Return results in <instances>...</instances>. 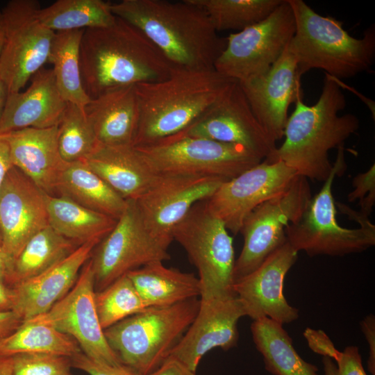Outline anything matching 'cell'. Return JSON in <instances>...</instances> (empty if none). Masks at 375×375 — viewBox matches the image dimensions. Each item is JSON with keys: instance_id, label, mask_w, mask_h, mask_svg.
I'll list each match as a JSON object with an SVG mask.
<instances>
[{"instance_id": "1f68e13d", "label": "cell", "mask_w": 375, "mask_h": 375, "mask_svg": "<svg viewBox=\"0 0 375 375\" xmlns=\"http://www.w3.org/2000/svg\"><path fill=\"white\" fill-rule=\"evenodd\" d=\"M84 29L57 32L48 62L52 68L57 88L67 102L84 108L90 101L82 83L79 49Z\"/></svg>"}, {"instance_id": "8fae6325", "label": "cell", "mask_w": 375, "mask_h": 375, "mask_svg": "<svg viewBox=\"0 0 375 375\" xmlns=\"http://www.w3.org/2000/svg\"><path fill=\"white\" fill-rule=\"evenodd\" d=\"M35 0H12L2 9L4 43L0 76L8 93L17 92L49 60L56 33L39 18Z\"/></svg>"}, {"instance_id": "44dd1931", "label": "cell", "mask_w": 375, "mask_h": 375, "mask_svg": "<svg viewBox=\"0 0 375 375\" xmlns=\"http://www.w3.org/2000/svg\"><path fill=\"white\" fill-rule=\"evenodd\" d=\"M288 242L271 253L255 270L233 283L246 316L253 320L268 317L281 324L299 317V310L290 306L284 293V280L297 260Z\"/></svg>"}, {"instance_id": "8d00e7d4", "label": "cell", "mask_w": 375, "mask_h": 375, "mask_svg": "<svg viewBox=\"0 0 375 375\" xmlns=\"http://www.w3.org/2000/svg\"><path fill=\"white\" fill-rule=\"evenodd\" d=\"M94 303L103 331L147 308L126 274L106 288L95 292Z\"/></svg>"}, {"instance_id": "4dcf8cb0", "label": "cell", "mask_w": 375, "mask_h": 375, "mask_svg": "<svg viewBox=\"0 0 375 375\" xmlns=\"http://www.w3.org/2000/svg\"><path fill=\"white\" fill-rule=\"evenodd\" d=\"M79 244L50 226L34 235L12 262L7 286L32 278L70 255Z\"/></svg>"}, {"instance_id": "816d5d0a", "label": "cell", "mask_w": 375, "mask_h": 375, "mask_svg": "<svg viewBox=\"0 0 375 375\" xmlns=\"http://www.w3.org/2000/svg\"><path fill=\"white\" fill-rule=\"evenodd\" d=\"M4 43V25L1 11H0V54Z\"/></svg>"}, {"instance_id": "ee69618b", "label": "cell", "mask_w": 375, "mask_h": 375, "mask_svg": "<svg viewBox=\"0 0 375 375\" xmlns=\"http://www.w3.org/2000/svg\"><path fill=\"white\" fill-rule=\"evenodd\" d=\"M149 375H197L178 360L168 358L153 373Z\"/></svg>"}, {"instance_id": "f546056e", "label": "cell", "mask_w": 375, "mask_h": 375, "mask_svg": "<svg viewBox=\"0 0 375 375\" xmlns=\"http://www.w3.org/2000/svg\"><path fill=\"white\" fill-rule=\"evenodd\" d=\"M45 198L49 226L79 245L94 239L103 240L117 220L62 196L47 193Z\"/></svg>"}, {"instance_id": "ba28073f", "label": "cell", "mask_w": 375, "mask_h": 375, "mask_svg": "<svg viewBox=\"0 0 375 375\" xmlns=\"http://www.w3.org/2000/svg\"><path fill=\"white\" fill-rule=\"evenodd\" d=\"M172 237L197 269L201 299L236 295L233 289L235 262L233 238L205 201L191 208L174 228Z\"/></svg>"}, {"instance_id": "60d3db41", "label": "cell", "mask_w": 375, "mask_h": 375, "mask_svg": "<svg viewBox=\"0 0 375 375\" xmlns=\"http://www.w3.org/2000/svg\"><path fill=\"white\" fill-rule=\"evenodd\" d=\"M71 358L72 367L89 375H140L123 365H111L93 360L81 352Z\"/></svg>"}, {"instance_id": "9c48e42d", "label": "cell", "mask_w": 375, "mask_h": 375, "mask_svg": "<svg viewBox=\"0 0 375 375\" xmlns=\"http://www.w3.org/2000/svg\"><path fill=\"white\" fill-rule=\"evenodd\" d=\"M135 148L159 175L207 176L228 180L262 160L242 145L200 138L162 140Z\"/></svg>"}, {"instance_id": "83f0119b", "label": "cell", "mask_w": 375, "mask_h": 375, "mask_svg": "<svg viewBox=\"0 0 375 375\" xmlns=\"http://www.w3.org/2000/svg\"><path fill=\"white\" fill-rule=\"evenodd\" d=\"M60 196L92 210L117 219L124 212V199L83 160L67 162L56 186Z\"/></svg>"}, {"instance_id": "4fadbf2b", "label": "cell", "mask_w": 375, "mask_h": 375, "mask_svg": "<svg viewBox=\"0 0 375 375\" xmlns=\"http://www.w3.org/2000/svg\"><path fill=\"white\" fill-rule=\"evenodd\" d=\"M169 244L146 227L135 201L127 200L114 228L95 247L90 258L95 292L147 264L169 260Z\"/></svg>"}, {"instance_id": "3957f363", "label": "cell", "mask_w": 375, "mask_h": 375, "mask_svg": "<svg viewBox=\"0 0 375 375\" xmlns=\"http://www.w3.org/2000/svg\"><path fill=\"white\" fill-rule=\"evenodd\" d=\"M325 74L321 94L314 105L304 103L302 96L297 99L285 127V141L276 148L272 160H281L299 176L323 182L333 167L329 151L344 145L359 128L355 115H338L346 106V97L335 78Z\"/></svg>"}, {"instance_id": "d6a6232c", "label": "cell", "mask_w": 375, "mask_h": 375, "mask_svg": "<svg viewBox=\"0 0 375 375\" xmlns=\"http://www.w3.org/2000/svg\"><path fill=\"white\" fill-rule=\"evenodd\" d=\"M39 18L45 26L57 33L108 26L116 16L110 3L102 0H58L41 8Z\"/></svg>"}, {"instance_id": "f1b7e54d", "label": "cell", "mask_w": 375, "mask_h": 375, "mask_svg": "<svg viewBox=\"0 0 375 375\" xmlns=\"http://www.w3.org/2000/svg\"><path fill=\"white\" fill-rule=\"evenodd\" d=\"M251 331L265 369L273 375H319L318 367L303 360L283 324L268 317L253 320Z\"/></svg>"}, {"instance_id": "6da1fadb", "label": "cell", "mask_w": 375, "mask_h": 375, "mask_svg": "<svg viewBox=\"0 0 375 375\" xmlns=\"http://www.w3.org/2000/svg\"><path fill=\"white\" fill-rule=\"evenodd\" d=\"M110 9L140 30L176 68L214 69L226 46V38L192 0H122L110 3Z\"/></svg>"}, {"instance_id": "d4e9b609", "label": "cell", "mask_w": 375, "mask_h": 375, "mask_svg": "<svg viewBox=\"0 0 375 375\" xmlns=\"http://www.w3.org/2000/svg\"><path fill=\"white\" fill-rule=\"evenodd\" d=\"M83 162L126 200H137L159 174L133 146L98 144Z\"/></svg>"}, {"instance_id": "7c38bea8", "label": "cell", "mask_w": 375, "mask_h": 375, "mask_svg": "<svg viewBox=\"0 0 375 375\" xmlns=\"http://www.w3.org/2000/svg\"><path fill=\"white\" fill-rule=\"evenodd\" d=\"M295 32L288 0L265 19L226 38L224 49L214 68L238 82L265 73L281 56Z\"/></svg>"}, {"instance_id": "e575fe53", "label": "cell", "mask_w": 375, "mask_h": 375, "mask_svg": "<svg viewBox=\"0 0 375 375\" xmlns=\"http://www.w3.org/2000/svg\"><path fill=\"white\" fill-rule=\"evenodd\" d=\"M283 0H192L218 31H240L267 18Z\"/></svg>"}, {"instance_id": "4316f807", "label": "cell", "mask_w": 375, "mask_h": 375, "mask_svg": "<svg viewBox=\"0 0 375 375\" xmlns=\"http://www.w3.org/2000/svg\"><path fill=\"white\" fill-rule=\"evenodd\" d=\"M128 277L147 308L169 306L201 296L199 278L152 262L129 272Z\"/></svg>"}, {"instance_id": "f907efd6", "label": "cell", "mask_w": 375, "mask_h": 375, "mask_svg": "<svg viewBox=\"0 0 375 375\" xmlns=\"http://www.w3.org/2000/svg\"><path fill=\"white\" fill-rule=\"evenodd\" d=\"M8 95V91L4 83L3 82L0 76V120L3 112L6 99Z\"/></svg>"}, {"instance_id": "277c9868", "label": "cell", "mask_w": 375, "mask_h": 375, "mask_svg": "<svg viewBox=\"0 0 375 375\" xmlns=\"http://www.w3.org/2000/svg\"><path fill=\"white\" fill-rule=\"evenodd\" d=\"M235 80L215 69L173 67L166 79L135 85L139 121L133 147L151 144L180 133L210 107Z\"/></svg>"}, {"instance_id": "30bf717a", "label": "cell", "mask_w": 375, "mask_h": 375, "mask_svg": "<svg viewBox=\"0 0 375 375\" xmlns=\"http://www.w3.org/2000/svg\"><path fill=\"white\" fill-rule=\"evenodd\" d=\"M311 198L307 178L298 176L286 190L262 203L245 217L240 231L244 243L235 260L234 282L252 272L286 243L285 228L299 220Z\"/></svg>"}, {"instance_id": "ac0fdd59", "label": "cell", "mask_w": 375, "mask_h": 375, "mask_svg": "<svg viewBox=\"0 0 375 375\" xmlns=\"http://www.w3.org/2000/svg\"><path fill=\"white\" fill-rule=\"evenodd\" d=\"M46 194L15 166L6 176L0 188V231L9 271L27 242L49 226Z\"/></svg>"}, {"instance_id": "5b68a950", "label": "cell", "mask_w": 375, "mask_h": 375, "mask_svg": "<svg viewBox=\"0 0 375 375\" xmlns=\"http://www.w3.org/2000/svg\"><path fill=\"white\" fill-rule=\"evenodd\" d=\"M295 32L288 47L301 76L320 69L335 78H351L366 72L375 58V27L365 31L361 38L350 35L342 23L317 13L302 0H288Z\"/></svg>"}, {"instance_id": "681fc988", "label": "cell", "mask_w": 375, "mask_h": 375, "mask_svg": "<svg viewBox=\"0 0 375 375\" xmlns=\"http://www.w3.org/2000/svg\"><path fill=\"white\" fill-rule=\"evenodd\" d=\"M9 274V267L8 261L0 250V281L7 285V281Z\"/></svg>"}, {"instance_id": "7402d4cb", "label": "cell", "mask_w": 375, "mask_h": 375, "mask_svg": "<svg viewBox=\"0 0 375 375\" xmlns=\"http://www.w3.org/2000/svg\"><path fill=\"white\" fill-rule=\"evenodd\" d=\"M101 240L94 239L79 245L45 272L10 287L11 310L24 322L50 310L74 287L82 267Z\"/></svg>"}, {"instance_id": "836d02e7", "label": "cell", "mask_w": 375, "mask_h": 375, "mask_svg": "<svg viewBox=\"0 0 375 375\" xmlns=\"http://www.w3.org/2000/svg\"><path fill=\"white\" fill-rule=\"evenodd\" d=\"M82 352L70 336L43 324L26 320L0 342V354L14 356L24 353L60 355L72 358Z\"/></svg>"}, {"instance_id": "d590c367", "label": "cell", "mask_w": 375, "mask_h": 375, "mask_svg": "<svg viewBox=\"0 0 375 375\" xmlns=\"http://www.w3.org/2000/svg\"><path fill=\"white\" fill-rule=\"evenodd\" d=\"M58 144L66 162L82 160L99 144L83 107L67 103L58 125Z\"/></svg>"}, {"instance_id": "bcb514c9", "label": "cell", "mask_w": 375, "mask_h": 375, "mask_svg": "<svg viewBox=\"0 0 375 375\" xmlns=\"http://www.w3.org/2000/svg\"><path fill=\"white\" fill-rule=\"evenodd\" d=\"M12 166L9 146L6 140L0 135V188Z\"/></svg>"}, {"instance_id": "e0dca14e", "label": "cell", "mask_w": 375, "mask_h": 375, "mask_svg": "<svg viewBox=\"0 0 375 375\" xmlns=\"http://www.w3.org/2000/svg\"><path fill=\"white\" fill-rule=\"evenodd\" d=\"M226 180L207 176L159 175L151 187L135 201L149 231L171 244L174 228L191 208L209 199Z\"/></svg>"}, {"instance_id": "b9f144b4", "label": "cell", "mask_w": 375, "mask_h": 375, "mask_svg": "<svg viewBox=\"0 0 375 375\" xmlns=\"http://www.w3.org/2000/svg\"><path fill=\"white\" fill-rule=\"evenodd\" d=\"M310 348L315 352L323 356H328L335 360L339 351L334 347L327 335L322 331L306 328L304 332Z\"/></svg>"}, {"instance_id": "f5cc1de1", "label": "cell", "mask_w": 375, "mask_h": 375, "mask_svg": "<svg viewBox=\"0 0 375 375\" xmlns=\"http://www.w3.org/2000/svg\"><path fill=\"white\" fill-rule=\"evenodd\" d=\"M0 250L1 251V231H0Z\"/></svg>"}, {"instance_id": "7bdbcfd3", "label": "cell", "mask_w": 375, "mask_h": 375, "mask_svg": "<svg viewBox=\"0 0 375 375\" xmlns=\"http://www.w3.org/2000/svg\"><path fill=\"white\" fill-rule=\"evenodd\" d=\"M360 328L369 345L367 369L375 375V317L370 314L360 322Z\"/></svg>"}, {"instance_id": "2e32d148", "label": "cell", "mask_w": 375, "mask_h": 375, "mask_svg": "<svg viewBox=\"0 0 375 375\" xmlns=\"http://www.w3.org/2000/svg\"><path fill=\"white\" fill-rule=\"evenodd\" d=\"M299 176L281 160L267 159L224 181L206 204L233 234L245 217L265 201L286 190Z\"/></svg>"}, {"instance_id": "52a82bcc", "label": "cell", "mask_w": 375, "mask_h": 375, "mask_svg": "<svg viewBox=\"0 0 375 375\" xmlns=\"http://www.w3.org/2000/svg\"><path fill=\"white\" fill-rule=\"evenodd\" d=\"M344 145L338 148L333 169L319 192L312 197L298 222L285 229L287 242L309 256H342L362 252L375 244V226L369 221L356 228L342 227L336 219L332 186L344 170Z\"/></svg>"}, {"instance_id": "7a4b0ae2", "label": "cell", "mask_w": 375, "mask_h": 375, "mask_svg": "<svg viewBox=\"0 0 375 375\" xmlns=\"http://www.w3.org/2000/svg\"><path fill=\"white\" fill-rule=\"evenodd\" d=\"M79 60L90 99L113 89L163 81L174 67L140 30L117 16L108 26L84 29Z\"/></svg>"}, {"instance_id": "d6986e66", "label": "cell", "mask_w": 375, "mask_h": 375, "mask_svg": "<svg viewBox=\"0 0 375 375\" xmlns=\"http://www.w3.org/2000/svg\"><path fill=\"white\" fill-rule=\"evenodd\" d=\"M244 316V308L236 295L200 299L197 315L168 358L196 372L208 351L217 347L228 351L238 344V323Z\"/></svg>"}, {"instance_id": "c3c4849f", "label": "cell", "mask_w": 375, "mask_h": 375, "mask_svg": "<svg viewBox=\"0 0 375 375\" xmlns=\"http://www.w3.org/2000/svg\"><path fill=\"white\" fill-rule=\"evenodd\" d=\"M12 356L0 354V375H13Z\"/></svg>"}, {"instance_id": "cb8c5ba5", "label": "cell", "mask_w": 375, "mask_h": 375, "mask_svg": "<svg viewBox=\"0 0 375 375\" xmlns=\"http://www.w3.org/2000/svg\"><path fill=\"white\" fill-rule=\"evenodd\" d=\"M7 142L13 166L42 191L51 194L66 162L58 144V126L26 128L1 135Z\"/></svg>"}, {"instance_id": "7dc6e473", "label": "cell", "mask_w": 375, "mask_h": 375, "mask_svg": "<svg viewBox=\"0 0 375 375\" xmlns=\"http://www.w3.org/2000/svg\"><path fill=\"white\" fill-rule=\"evenodd\" d=\"M10 288L0 281V311L11 310Z\"/></svg>"}, {"instance_id": "f6af8a7d", "label": "cell", "mask_w": 375, "mask_h": 375, "mask_svg": "<svg viewBox=\"0 0 375 375\" xmlns=\"http://www.w3.org/2000/svg\"><path fill=\"white\" fill-rule=\"evenodd\" d=\"M22 323V319L13 311H0V342L14 332Z\"/></svg>"}, {"instance_id": "5bb4252c", "label": "cell", "mask_w": 375, "mask_h": 375, "mask_svg": "<svg viewBox=\"0 0 375 375\" xmlns=\"http://www.w3.org/2000/svg\"><path fill=\"white\" fill-rule=\"evenodd\" d=\"M187 137L242 145L271 161L277 148L256 119L237 81L189 126L162 140Z\"/></svg>"}, {"instance_id": "ffe728a7", "label": "cell", "mask_w": 375, "mask_h": 375, "mask_svg": "<svg viewBox=\"0 0 375 375\" xmlns=\"http://www.w3.org/2000/svg\"><path fill=\"white\" fill-rule=\"evenodd\" d=\"M301 77L287 46L265 73L239 82L256 119L275 143L283 137L290 104L302 96Z\"/></svg>"}, {"instance_id": "8992f818", "label": "cell", "mask_w": 375, "mask_h": 375, "mask_svg": "<svg viewBox=\"0 0 375 375\" xmlns=\"http://www.w3.org/2000/svg\"><path fill=\"white\" fill-rule=\"evenodd\" d=\"M197 298L169 306L150 307L105 329L106 340L121 362L149 375L169 356L194 320Z\"/></svg>"}, {"instance_id": "ab89813d", "label": "cell", "mask_w": 375, "mask_h": 375, "mask_svg": "<svg viewBox=\"0 0 375 375\" xmlns=\"http://www.w3.org/2000/svg\"><path fill=\"white\" fill-rule=\"evenodd\" d=\"M322 362L324 375H367L356 346L347 347L335 360L323 356Z\"/></svg>"}, {"instance_id": "603a6c76", "label": "cell", "mask_w": 375, "mask_h": 375, "mask_svg": "<svg viewBox=\"0 0 375 375\" xmlns=\"http://www.w3.org/2000/svg\"><path fill=\"white\" fill-rule=\"evenodd\" d=\"M67 105L52 69L42 68L33 76L25 91L8 94L0 120V135L26 128L56 126Z\"/></svg>"}, {"instance_id": "9a60e30c", "label": "cell", "mask_w": 375, "mask_h": 375, "mask_svg": "<svg viewBox=\"0 0 375 375\" xmlns=\"http://www.w3.org/2000/svg\"><path fill=\"white\" fill-rule=\"evenodd\" d=\"M94 294L90 259L71 290L47 312L28 320L51 326L70 336L82 353L93 360L111 365L122 364L105 337L95 307Z\"/></svg>"}, {"instance_id": "484cf974", "label": "cell", "mask_w": 375, "mask_h": 375, "mask_svg": "<svg viewBox=\"0 0 375 375\" xmlns=\"http://www.w3.org/2000/svg\"><path fill=\"white\" fill-rule=\"evenodd\" d=\"M83 109L99 144L133 146L139 121L135 85L108 91Z\"/></svg>"}, {"instance_id": "74e56055", "label": "cell", "mask_w": 375, "mask_h": 375, "mask_svg": "<svg viewBox=\"0 0 375 375\" xmlns=\"http://www.w3.org/2000/svg\"><path fill=\"white\" fill-rule=\"evenodd\" d=\"M13 375H73L69 357L39 353L12 356Z\"/></svg>"}, {"instance_id": "f35d334b", "label": "cell", "mask_w": 375, "mask_h": 375, "mask_svg": "<svg viewBox=\"0 0 375 375\" xmlns=\"http://www.w3.org/2000/svg\"><path fill=\"white\" fill-rule=\"evenodd\" d=\"M352 185L353 190L348 194L347 199L349 202L358 200L360 211L353 210L341 203H335V206L360 224L369 221L375 203V165L373 164L367 172L356 175Z\"/></svg>"}]
</instances>
